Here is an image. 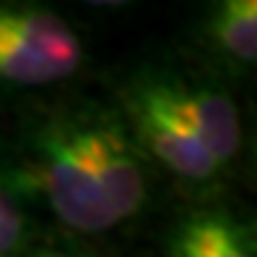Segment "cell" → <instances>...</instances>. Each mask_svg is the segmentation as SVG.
<instances>
[{
    "mask_svg": "<svg viewBox=\"0 0 257 257\" xmlns=\"http://www.w3.org/2000/svg\"><path fill=\"white\" fill-rule=\"evenodd\" d=\"M40 181L58 220L84 233L123 223L145 202L142 168L113 123L81 121L45 132Z\"/></svg>",
    "mask_w": 257,
    "mask_h": 257,
    "instance_id": "cell-1",
    "label": "cell"
},
{
    "mask_svg": "<svg viewBox=\"0 0 257 257\" xmlns=\"http://www.w3.org/2000/svg\"><path fill=\"white\" fill-rule=\"evenodd\" d=\"M153 92L176 118L197 134L218 166L228 163L239 153L241 123L239 110L223 92L207 87H189L176 81H155Z\"/></svg>",
    "mask_w": 257,
    "mask_h": 257,
    "instance_id": "cell-4",
    "label": "cell"
},
{
    "mask_svg": "<svg viewBox=\"0 0 257 257\" xmlns=\"http://www.w3.org/2000/svg\"><path fill=\"white\" fill-rule=\"evenodd\" d=\"M173 257H254V244L241 223L226 213H197L179 226Z\"/></svg>",
    "mask_w": 257,
    "mask_h": 257,
    "instance_id": "cell-5",
    "label": "cell"
},
{
    "mask_svg": "<svg viewBox=\"0 0 257 257\" xmlns=\"http://www.w3.org/2000/svg\"><path fill=\"white\" fill-rule=\"evenodd\" d=\"M45 257H55V254H45Z\"/></svg>",
    "mask_w": 257,
    "mask_h": 257,
    "instance_id": "cell-8",
    "label": "cell"
},
{
    "mask_svg": "<svg viewBox=\"0 0 257 257\" xmlns=\"http://www.w3.org/2000/svg\"><path fill=\"white\" fill-rule=\"evenodd\" d=\"M128 113L137 126L139 139L163 166H168L176 176L205 181L220 168L207 147L189 132L166 105L158 100L153 87L145 84L132 92L128 97Z\"/></svg>",
    "mask_w": 257,
    "mask_h": 257,
    "instance_id": "cell-3",
    "label": "cell"
},
{
    "mask_svg": "<svg viewBox=\"0 0 257 257\" xmlns=\"http://www.w3.org/2000/svg\"><path fill=\"white\" fill-rule=\"evenodd\" d=\"M21 231H24V220H21L19 210L8 200V194L0 186V257L8 254L19 244Z\"/></svg>",
    "mask_w": 257,
    "mask_h": 257,
    "instance_id": "cell-7",
    "label": "cell"
},
{
    "mask_svg": "<svg viewBox=\"0 0 257 257\" xmlns=\"http://www.w3.org/2000/svg\"><path fill=\"white\" fill-rule=\"evenodd\" d=\"M213 37L220 50L241 63L257 58V3L254 0H226L213 16Z\"/></svg>",
    "mask_w": 257,
    "mask_h": 257,
    "instance_id": "cell-6",
    "label": "cell"
},
{
    "mask_svg": "<svg viewBox=\"0 0 257 257\" xmlns=\"http://www.w3.org/2000/svg\"><path fill=\"white\" fill-rule=\"evenodd\" d=\"M81 63L74 29L48 8L0 6V79L11 84H50Z\"/></svg>",
    "mask_w": 257,
    "mask_h": 257,
    "instance_id": "cell-2",
    "label": "cell"
}]
</instances>
